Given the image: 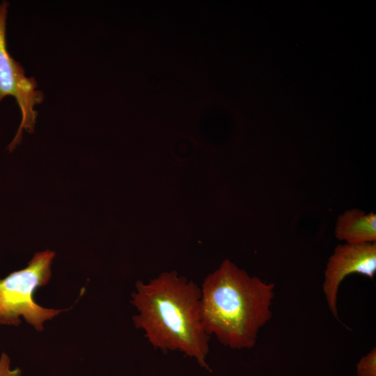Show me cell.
<instances>
[{
  "instance_id": "cell-1",
  "label": "cell",
  "mask_w": 376,
  "mask_h": 376,
  "mask_svg": "<svg viewBox=\"0 0 376 376\" xmlns=\"http://www.w3.org/2000/svg\"><path fill=\"white\" fill-rule=\"evenodd\" d=\"M131 303L137 314L132 318L154 347L179 351L206 363L210 336L201 319V290L193 281L176 271L164 272L148 282L138 281Z\"/></svg>"
},
{
  "instance_id": "cell-2",
  "label": "cell",
  "mask_w": 376,
  "mask_h": 376,
  "mask_svg": "<svg viewBox=\"0 0 376 376\" xmlns=\"http://www.w3.org/2000/svg\"><path fill=\"white\" fill-rule=\"evenodd\" d=\"M274 287L224 260L201 288V319L207 334L231 349L254 347L260 329L272 318Z\"/></svg>"
},
{
  "instance_id": "cell-3",
  "label": "cell",
  "mask_w": 376,
  "mask_h": 376,
  "mask_svg": "<svg viewBox=\"0 0 376 376\" xmlns=\"http://www.w3.org/2000/svg\"><path fill=\"white\" fill-rule=\"evenodd\" d=\"M54 257L55 253L49 249L38 252L26 267L0 279V324L18 326L23 319L42 331L46 321L64 311L44 307L33 298L36 290L49 282Z\"/></svg>"
},
{
  "instance_id": "cell-4",
  "label": "cell",
  "mask_w": 376,
  "mask_h": 376,
  "mask_svg": "<svg viewBox=\"0 0 376 376\" xmlns=\"http://www.w3.org/2000/svg\"><path fill=\"white\" fill-rule=\"evenodd\" d=\"M8 3L0 4V102L6 96L15 97L22 114V120L17 134L8 146L12 151L22 139V131L33 132L37 118L34 110L43 100V93L36 90L33 77L28 78L24 70L8 53L6 41V24Z\"/></svg>"
},
{
  "instance_id": "cell-5",
  "label": "cell",
  "mask_w": 376,
  "mask_h": 376,
  "mask_svg": "<svg viewBox=\"0 0 376 376\" xmlns=\"http://www.w3.org/2000/svg\"><path fill=\"white\" fill-rule=\"evenodd\" d=\"M376 273V242L338 244L329 256L324 274L322 290L327 306L338 320L339 286L348 275L359 274L373 279Z\"/></svg>"
},
{
  "instance_id": "cell-6",
  "label": "cell",
  "mask_w": 376,
  "mask_h": 376,
  "mask_svg": "<svg viewBox=\"0 0 376 376\" xmlns=\"http://www.w3.org/2000/svg\"><path fill=\"white\" fill-rule=\"evenodd\" d=\"M334 234L347 244L376 242V214L357 208L347 210L338 215Z\"/></svg>"
},
{
  "instance_id": "cell-7",
  "label": "cell",
  "mask_w": 376,
  "mask_h": 376,
  "mask_svg": "<svg viewBox=\"0 0 376 376\" xmlns=\"http://www.w3.org/2000/svg\"><path fill=\"white\" fill-rule=\"evenodd\" d=\"M357 376H376V349L373 347L357 364Z\"/></svg>"
},
{
  "instance_id": "cell-8",
  "label": "cell",
  "mask_w": 376,
  "mask_h": 376,
  "mask_svg": "<svg viewBox=\"0 0 376 376\" xmlns=\"http://www.w3.org/2000/svg\"><path fill=\"white\" fill-rule=\"evenodd\" d=\"M22 371L19 368H11L10 358L6 352L0 355V376H21Z\"/></svg>"
}]
</instances>
